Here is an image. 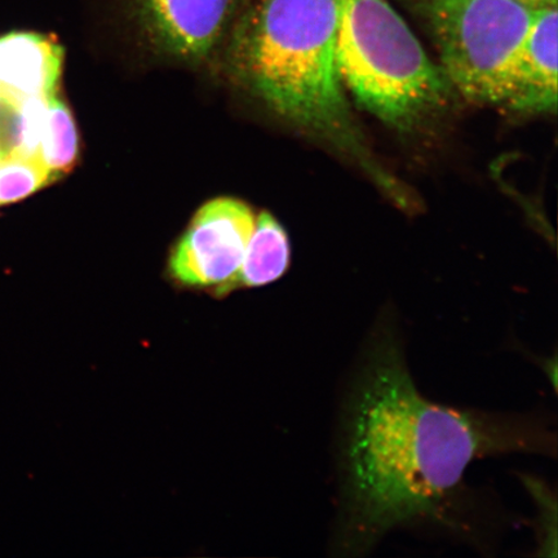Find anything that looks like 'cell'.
I'll use <instances>...</instances> for the list:
<instances>
[{"label": "cell", "mask_w": 558, "mask_h": 558, "mask_svg": "<svg viewBox=\"0 0 558 558\" xmlns=\"http://www.w3.org/2000/svg\"><path fill=\"white\" fill-rule=\"evenodd\" d=\"M555 451V435L538 423L425 399L399 333L380 323L343 415L338 548L362 555L396 527L437 518L474 460Z\"/></svg>", "instance_id": "cell-1"}, {"label": "cell", "mask_w": 558, "mask_h": 558, "mask_svg": "<svg viewBox=\"0 0 558 558\" xmlns=\"http://www.w3.org/2000/svg\"><path fill=\"white\" fill-rule=\"evenodd\" d=\"M335 0H250L229 35L230 52L269 107L357 160L397 191L368 155L337 64Z\"/></svg>", "instance_id": "cell-2"}, {"label": "cell", "mask_w": 558, "mask_h": 558, "mask_svg": "<svg viewBox=\"0 0 558 558\" xmlns=\"http://www.w3.org/2000/svg\"><path fill=\"white\" fill-rule=\"evenodd\" d=\"M343 86L369 114L410 131L441 110L453 89L389 0H335Z\"/></svg>", "instance_id": "cell-3"}, {"label": "cell", "mask_w": 558, "mask_h": 558, "mask_svg": "<svg viewBox=\"0 0 558 558\" xmlns=\"http://www.w3.org/2000/svg\"><path fill=\"white\" fill-rule=\"evenodd\" d=\"M453 90L505 105L512 66L536 7L520 0H415Z\"/></svg>", "instance_id": "cell-4"}, {"label": "cell", "mask_w": 558, "mask_h": 558, "mask_svg": "<svg viewBox=\"0 0 558 558\" xmlns=\"http://www.w3.org/2000/svg\"><path fill=\"white\" fill-rule=\"evenodd\" d=\"M255 225L253 208L240 199L207 202L172 251L171 277L186 288L213 289L216 296H226Z\"/></svg>", "instance_id": "cell-5"}, {"label": "cell", "mask_w": 558, "mask_h": 558, "mask_svg": "<svg viewBox=\"0 0 558 558\" xmlns=\"http://www.w3.org/2000/svg\"><path fill=\"white\" fill-rule=\"evenodd\" d=\"M250 0H128L146 34L178 58L204 59L229 39Z\"/></svg>", "instance_id": "cell-6"}, {"label": "cell", "mask_w": 558, "mask_h": 558, "mask_svg": "<svg viewBox=\"0 0 558 558\" xmlns=\"http://www.w3.org/2000/svg\"><path fill=\"white\" fill-rule=\"evenodd\" d=\"M557 4L536 7L509 80L506 107L519 113H556Z\"/></svg>", "instance_id": "cell-7"}, {"label": "cell", "mask_w": 558, "mask_h": 558, "mask_svg": "<svg viewBox=\"0 0 558 558\" xmlns=\"http://www.w3.org/2000/svg\"><path fill=\"white\" fill-rule=\"evenodd\" d=\"M64 48L53 35L11 32L0 37V87L21 101L58 95Z\"/></svg>", "instance_id": "cell-8"}, {"label": "cell", "mask_w": 558, "mask_h": 558, "mask_svg": "<svg viewBox=\"0 0 558 558\" xmlns=\"http://www.w3.org/2000/svg\"><path fill=\"white\" fill-rule=\"evenodd\" d=\"M290 256L288 233L275 216L269 213L256 216L241 268L228 286L227 295L234 290L262 288L276 282L288 271Z\"/></svg>", "instance_id": "cell-9"}, {"label": "cell", "mask_w": 558, "mask_h": 558, "mask_svg": "<svg viewBox=\"0 0 558 558\" xmlns=\"http://www.w3.org/2000/svg\"><path fill=\"white\" fill-rule=\"evenodd\" d=\"M78 131L68 105L53 95L48 99L39 145V158L59 179L73 170L78 159Z\"/></svg>", "instance_id": "cell-10"}, {"label": "cell", "mask_w": 558, "mask_h": 558, "mask_svg": "<svg viewBox=\"0 0 558 558\" xmlns=\"http://www.w3.org/2000/svg\"><path fill=\"white\" fill-rule=\"evenodd\" d=\"M58 180L39 157L16 153L0 157V206L29 197Z\"/></svg>", "instance_id": "cell-11"}, {"label": "cell", "mask_w": 558, "mask_h": 558, "mask_svg": "<svg viewBox=\"0 0 558 558\" xmlns=\"http://www.w3.org/2000/svg\"><path fill=\"white\" fill-rule=\"evenodd\" d=\"M520 2L532 7H543L557 4V0H520Z\"/></svg>", "instance_id": "cell-12"}]
</instances>
